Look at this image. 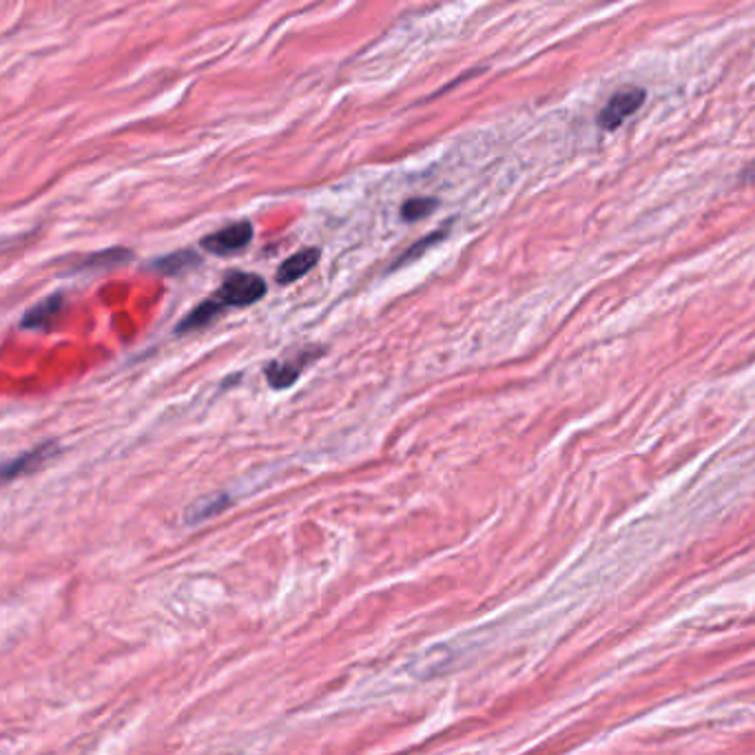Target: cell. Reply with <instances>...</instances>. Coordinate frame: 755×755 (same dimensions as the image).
Listing matches in <instances>:
<instances>
[{"label": "cell", "instance_id": "cell-6", "mask_svg": "<svg viewBox=\"0 0 755 755\" xmlns=\"http://www.w3.org/2000/svg\"><path fill=\"white\" fill-rule=\"evenodd\" d=\"M322 253L320 248H304L299 253L290 256L280 269H277V284H293L308 275L314 267H318Z\"/></svg>", "mask_w": 755, "mask_h": 755}, {"label": "cell", "instance_id": "cell-1", "mask_svg": "<svg viewBox=\"0 0 755 755\" xmlns=\"http://www.w3.org/2000/svg\"><path fill=\"white\" fill-rule=\"evenodd\" d=\"M267 295V282L253 273H231L213 297L205 299L177 324V335L196 333L213 324L226 308H246L258 304Z\"/></svg>", "mask_w": 755, "mask_h": 755}, {"label": "cell", "instance_id": "cell-3", "mask_svg": "<svg viewBox=\"0 0 755 755\" xmlns=\"http://www.w3.org/2000/svg\"><path fill=\"white\" fill-rule=\"evenodd\" d=\"M250 239H253V224L235 222V224L220 228L218 233L207 235L200 244L205 250H209V253L224 258V256L239 253L242 248H246L250 244Z\"/></svg>", "mask_w": 755, "mask_h": 755}, {"label": "cell", "instance_id": "cell-12", "mask_svg": "<svg viewBox=\"0 0 755 755\" xmlns=\"http://www.w3.org/2000/svg\"><path fill=\"white\" fill-rule=\"evenodd\" d=\"M446 233H448V226H446V228H442V231H436L434 235H430V237H425V239H421V242H417L414 246H410V248H408V253H404V256L397 260L395 269H399V267H404V264L414 262L419 256H423V253H425V248H430V246H432V244H436V242H442V239L446 237Z\"/></svg>", "mask_w": 755, "mask_h": 755}, {"label": "cell", "instance_id": "cell-9", "mask_svg": "<svg viewBox=\"0 0 755 755\" xmlns=\"http://www.w3.org/2000/svg\"><path fill=\"white\" fill-rule=\"evenodd\" d=\"M226 506H228V496H218L211 503H200V506L196 503V506H191V510L186 512V523H191V525L200 523V521L213 517L215 512H222Z\"/></svg>", "mask_w": 755, "mask_h": 755}, {"label": "cell", "instance_id": "cell-10", "mask_svg": "<svg viewBox=\"0 0 755 755\" xmlns=\"http://www.w3.org/2000/svg\"><path fill=\"white\" fill-rule=\"evenodd\" d=\"M436 207H438V202L432 198H414L401 207V218L406 222H417V220L428 218Z\"/></svg>", "mask_w": 755, "mask_h": 755}, {"label": "cell", "instance_id": "cell-11", "mask_svg": "<svg viewBox=\"0 0 755 755\" xmlns=\"http://www.w3.org/2000/svg\"><path fill=\"white\" fill-rule=\"evenodd\" d=\"M129 258H132L129 250H124V248H111V250H104V253H100V256L89 258L83 267H85V269H98V267L107 269V267H115V264L127 262Z\"/></svg>", "mask_w": 755, "mask_h": 755}, {"label": "cell", "instance_id": "cell-8", "mask_svg": "<svg viewBox=\"0 0 755 755\" xmlns=\"http://www.w3.org/2000/svg\"><path fill=\"white\" fill-rule=\"evenodd\" d=\"M200 264V258L194 253V250H180V253H171L166 258H160L151 264L153 271L164 273V275H180L191 271Z\"/></svg>", "mask_w": 755, "mask_h": 755}, {"label": "cell", "instance_id": "cell-5", "mask_svg": "<svg viewBox=\"0 0 755 755\" xmlns=\"http://www.w3.org/2000/svg\"><path fill=\"white\" fill-rule=\"evenodd\" d=\"M65 308V297L62 295H51L47 299H42L40 304H36L34 308L27 310V314L23 318L21 326L25 331H45L51 329V324L55 322L58 314Z\"/></svg>", "mask_w": 755, "mask_h": 755}, {"label": "cell", "instance_id": "cell-2", "mask_svg": "<svg viewBox=\"0 0 755 755\" xmlns=\"http://www.w3.org/2000/svg\"><path fill=\"white\" fill-rule=\"evenodd\" d=\"M645 98H647V94H645V89H641V87H624V89H620V91L614 94V96L607 100V104L603 107V111H601V115H598L601 127H603L605 132L618 129L620 124H622L629 115H634V113L643 107Z\"/></svg>", "mask_w": 755, "mask_h": 755}, {"label": "cell", "instance_id": "cell-7", "mask_svg": "<svg viewBox=\"0 0 755 755\" xmlns=\"http://www.w3.org/2000/svg\"><path fill=\"white\" fill-rule=\"evenodd\" d=\"M304 370V361H273L267 366V380L271 388L284 391L290 388Z\"/></svg>", "mask_w": 755, "mask_h": 755}, {"label": "cell", "instance_id": "cell-4", "mask_svg": "<svg viewBox=\"0 0 755 755\" xmlns=\"http://www.w3.org/2000/svg\"><path fill=\"white\" fill-rule=\"evenodd\" d=\"M58 453V444L55 442H47L12 461L0 463V485H8L21 476H27L36 470H40L49 459H53Z\"/></svg>", "mask_w": 755, "mask_h": 755}]
</instances>
